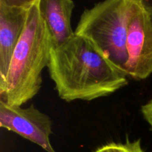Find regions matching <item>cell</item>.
Listing matches in <instances>:
<instances>
[{"mask_svg":"<svg viewBox=\"0 0 152 152\" xmlns=\"http://www.w3.org/2000/svg\"><path fill=\"white\" fill-rule=\"evenodd\" d=\"M94 152H144L140 140L132 141L127 140L125 143L110 142L98 148Z\"/></svg>","mask_w":152,"mask_h":152,"instance_id":"cell-8","label":"cell"},{"mask_svg":"<svg viewBox=\"0 0 152 152\" xmlns=\"http://www.w3.org/2000/svg\"><path fill=\"white\" fill-rule=\"evenodd\" d=\"M151 17H152V13H151Z\"/></svg>","mask_w":152,"mask_h":152,"instance_id":"cell-12","label":"cell"},{"mask_svg":"<svg viewBox=\"0 0 152 152\" xmlns=\"http://www.w3.org/2000/svg\"><path fill=\"white\" fill-rule=\"evenodd\" d=\"M147 11L152 13V0H136Z\"/></svg>","mask_w":152,"mask_h":152,"instance_id":"cell-11","label":"cell"},{"mask_svg":"<svg viewBox=\"0 0 152 152\" xmlns=\"http://www.w3.org/2000/svg\"><path fill=\"white\" fill-rule=\"evenodd\" d=\"M53 47L37 3L28 10L23 34L13 52L5 80L0 85V100L21 106L39 93L42 73L48 65Z\"/></svg>","mask_w":152,"mask_h":152,"instance_id":"cell-2","label":"cell"},{"mask_svg":"<svg viewBox=\"0 0 152 152\" xmlns=\"http://www.w3.org/2000/svg\"><path fill=\"white\" fill-rule=\"evenodd\" d=\"M39 1V0H0V4L9 7L29 9L34 4H37Z\"/></svg>","mask_w":152,"mask_h":152,"instance_id":"cell-9","label":"cell"},{"mask_svg":"<svg viewBox=\"0 0 152 152\" xmlns=\"http://www.w3.org/2000/svg\"><path fill=\"white\" fill-rule=\"evenodd\" d=\"M38 6L53 47L61 45L75 34L71 27L74 8L73 0H39Z\"/></svg>","mask_w":152,"mask_h":152,"instance_id":"cell-7","label":"cell"},{"mask_svg":"<svg viewBox=\"0 0 152 152\" xmlns=\"http://www.w3.org/2000/svg\"><path fill=\"white\" fill-rule=\"evenodd\" d=\"M141 112L152 129V99L142 105L141 108Z\"/></svg>","mask_w":152,"mask_h":152,"instance_id":"cell-10","label":"cell"},{"mask_svg":"<svg viewBox=\"0 0 152 152\" xmlns=\"http://www.w3.org/2000/svg\"><path fill=\"white\" fill-rule=\"evenodd\" d=\"M52 126L51 119L33 105L22 108L0 100V126L37 144L46 152H56L50 140Z\"/></svg>","mask_w":152,"mask_h":152,"instance_id":"cell-5","label":"cell"},{"mask_svg":"<svg viewBox=\"0 0 152 152\" xmlns=\"http://www.w3.org/2000/svg\"><path fill=\"white\" fill-rule=\"evenodd\" d=\"M28 10L0 4V85L5 80L13 52L23 34Z\"/></svg>","mask_w":152,"mask_h":152,"instance_id":"cell-6","label":"cell"},{"mask_svg":"<svg viewBox=\"0 0 152 152\" xmlns=\"http://www.w3.org/2000/svg\"><path fill=\"white\" fill-rule=\"evenodd\" d=\"M134 2L135 0H103L83 11L74 31L94 43L125 74L128 28Z\"/></svg>","mask_w":152,"mask_h":152,"instance_id":"cell-3","label":"cell"},{"mask_svg":"<svg viewBox=\"0 0 152 152\" xmlns=\"http://www.w3.org/2000/svg\"><path fill=\"white\" fill-rule=\"evenodd\" d=\"M126 50V76L136 80L148 78L152 74V17L136 0L128 28Z\"/></svg>","mask_w":152,"mask_h":152,"instance_id":"cell-4","label":"cell"},{"mask_svg":"<svg viewBox=\"0 0 152 152\" xmlns=\"http://www.w3.org/2000/svg\"><path fill=\"white\" fill-rule=\"evenodd\" d=\"M48 68L58 95L66 102L91 101L128 85L125 73L89 39L77 34L52 48Z\"/></svg>","mask_w":152,"mask_h":152,"instance_id":"cell-1","label":"cell"}]
</instances>
